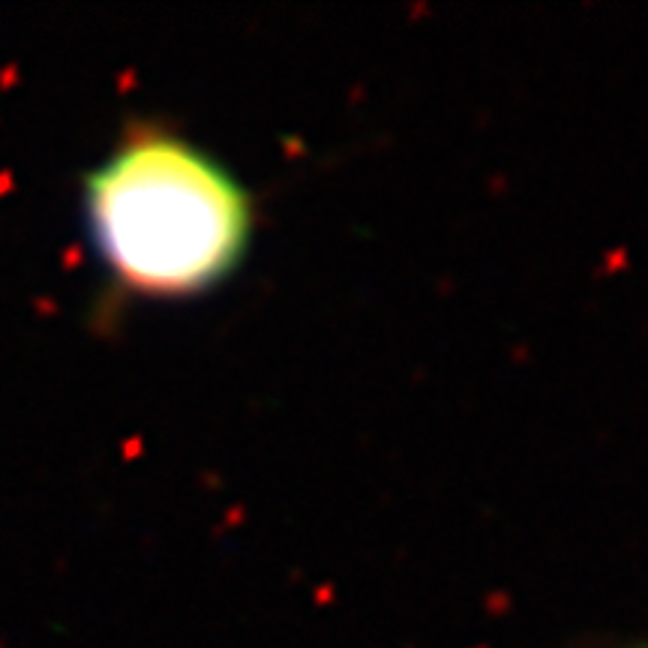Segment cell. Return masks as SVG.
<instances>
[{"label":"cell","mask_w":648,"mask_h":648,"mask_svg":"<svg viewBox=\"0 0 648 648\" xmlns=\"http://www.w3.org/2000/svg\"><path fill=\"white\" fill-rule=\"evenodd\" d=\"M633 648H648V642H645V645H633Z\"/></svg>","instance_id":"obj_2"},{"label":"cell","mask_w":648,"mask_h":648,"mask_svg":"<svg viewBox=\"0 0 648 648\" xmlns=\"http://www.w3.org/2000/svg\"><path fill=\"white\" fill-rule=\"evenodd\" d=\"M81 213L120 297L192 300L225 285L255 243V198L213 150L165 123H129L84 174Z\"/></svg>","instance_id":"obj_1"}]
</instances>
